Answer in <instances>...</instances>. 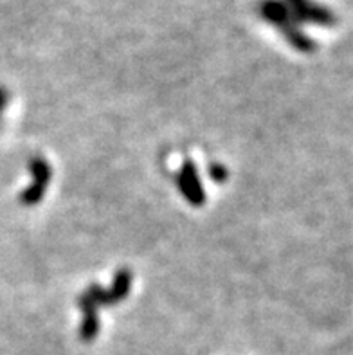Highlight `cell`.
Wrapping results in <instances>:
<instances>
[{
  "mask_svg": "<svg viewBox=\"0 0 353 355\" xmlns=\"http://www.w3.org/2000/svg\"><path fill=\"white\" fill-rule=\"evenodd\" d=\"M261 11L267 18L274 20V24L285 29L286 38L295 45V47H300L303 51H310L313 47V42L309 40L304 33L301 31L298 24L292 20L291 11L286 9V6L283 2H277V0H265L264 4H261Z\"/></svg>",
  "mask_w": 353,
  "mask_h": 355,
  "instance_id": "cell-1",
  "label": "cell"
},
{
  "mask_svg": "<svg viewBox=\"0 0 353 355\" xmlns=\"http://www.w3.org/2000/svg\"><path fill=\"white\" fill-rule=\"evenodd\" d=\"M286 4H289L286 9H292L298 20L328 27L336 24V15L327 6L319 4L316 0H286Z\"/></svg>",
  "mask_w": 353,
  "mask_h": 355,
  "instance_id": "cell-2",
  "label": "cell"
}]
</instances>
